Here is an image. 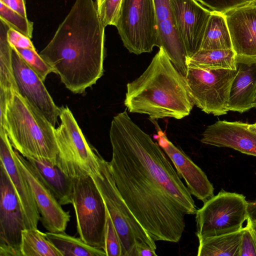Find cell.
<instances>
[{"instance_id": "836d02e7", "label": "cell", "mask_w": 256, "mask_h": 256, "mask_svg": "<svg viewBox=\"0 0 256 256\" xmlns=\"http://www.w3.org/2000/svg\"><path fill=\"white\" fill-rule=\"evenodd\" d=\"M8 40L12 46L20 48L36 50L30 38L16 30L9 28Z\"/></svg>"}, {"instance_id": "74e56055", "label": "cell", "mask_w": 256, "mask_h": 256, "mask_svg": "<svg viewBox=\"0 0 256 256\" xmlns=\"http://www.w3.org/2000/svg\"><path fill=\"white\" fill-rule=\"evenodd\" d=\"M248 128L251 131L256 133V122L253 124H249Z\"/></svg>"}, {"instance_id": "7402d4cb", "label": "cell", "mask_w": 256, "mask_h": 256, "mask_svg": "<svg viewBox=\"0 0 256 256\" xmlns=\"http://www.w3.org/2000/svg\"><path fill=\"white\" fill-rule=\"evenodd\" d=\"M8 28L0 20V98L10 99L18 90L14 72L12 48L7 38Z\"/></svg>"}, {"instance_id": "ab89813d", "label": "cell", "mask_w": 256, "mask_h": 256, "mask_svg": "<svg viewBox=\"0 0 256 256\" xmlns=\"http://www.w3.org/2000/svg\"><path fill=\"white\" fill-rule=\"evenodd\" d=\"M250 5L256 6V0H254V2L252 4H250Z\"/></svg>"}, {"instance_id": "7a4b0ae2", "label": "cell", "mask_w": 256, "mask_h": 256, "mask_svg": "<svg viewBox=\"0 0 256 256\" xmlns=\"http://www.w3.org/2000/svg\"><path fill=\"white\" fill-rule=\"evenodd\" d=\"M105 28L96 2L76 0L39 53L74 94H82L104 74Z\"/></svg>"}, {"instance_id": "d6986e66", "label": "cell", "mask_w": 256, "mask_h": 256, "mask_svg": "<svg viewBox=\"0 0 256 256\" xmlns=\"http://www.w3.org/2000/svg\"><path fill=\"white\" fill-rule=\"evenodd\" d=\"M170 0H154L158 34V48L162 47L176 69L185 76L187 56L177 31Z\"/></svg>"}, {"instance_id": "e0dca14e", "label": "cell", "mask_w": 256, "mask_h": 256, "mask_svg": "<svg viewBox=\"0 0 256 256\" xmlns=\"http://www.w3.org/2000/svg\"><path fill=\"white\" fill-rule=\"evenodd\" d=\"M6 132L0 130V162L4 167L18 195L26 228H38L40 216L30 186L16 163Z\"/></svg>"}, {"instance_id": "d590c367", "label": "cell", "mask_w": 256, "mask_h": 256, "mask_svg": "<svg viewBox=\"0 0 256 256\" xmlns=\"http://www.w3.org/2000/svg\"><path fill=\"white\" fill-rule=\"evenodd\" d=\"M247 223L256 225V200L248 202Z\"/></svg>"}, {"instance_id": "7c38bea8", "label": "cell", "mask_w": 256, "mask_h": 256, "mask_svg": "<svg viewBox=\"0 0 256 256\" xmlns=\"http://www.w3.org/2000/svg\"><path fill=\"white\" fill-rule=\"evenodd\" d=\"M14 156L30 186L44 227L50 232H64L70 221L69 212L62 208L30 162L15 149Z\"/></svg>"}, {"instance_id": "9a60e30c", "label": "cell", "mask_w": 256, "mask_h": 256, "mask_svg": "<svg viewBox=\"0 0 256 256\" xmlns=\"http://www.w3.org/2000/svg\"><path fill=\"white\" fill-rule=\"evenodd\" d=\"M14 75L19 93L34 105L55 127L60 108L54 104L44 82L12 47Z\"/></svg>"}, {"instance_id": "cb8c5ba5", "label": "cell", "mask_w": 256, "mask_h": 256, "mask_svg": "<svg viewBox=\"0 0 256 256\" xmlns=\"http://www.w3.org/2000/svg\"><path fill=\"white\" fill-rule=\"evenodd\" d=\"M242 228L199 242L198 256H240Z\"/></svg>"}, {"instance_id": "f546056e", "label": "cell", "mask_w": 256, "mask_h": 256, "mask_svg": "<svg viewBox=\"0 0 256 256\" xmlns=\"http://www.w3.org/2000/svg\"><path fill=\"white\" fill-rule=\"evenodd\" d=\"M104 250L106 256H122L120 240L107 210Z\"/></svg>"}, {"instance_id": "ffe728a7", "label": "cell", "mask_w": 256, "mask_h": 256, "mask_svg": "<svg viewBox=\"0 0 256 256\" xmlns=\"http://www.w3.org/2000/svg\"><path fill=\"white\" fill-rule=\"evenodd\" d=\"M256 87V63H237L228 101L229 111L243 113L254 108Z\"/></svg>"}, {"instance_id": "6da1fadb", "label": "cell", "mask_w": 256, "mask_h": 256, "mask_svg": "<svg viewBox=\"0 0 256 256\" xmlns=\"http://www.w3.org/2000/svg\"><path fill=\"white\" fill-rule=\"evenodd\" d=\"M109 136L110 170L126 205L154 241L178 242L184 216L197 210L168 157L126 110L113 118Z\"/></svg>"}, {"instance_id": "e575fe53", "label": "cell", "mask_w": 256, "mask_h": 256, "mask_svg": "<svg viewBox=\"0 0 256 256\" xmlns=\"http://www.w3.org/2000/svg\"><path fill=\"white\" fill-rule=\"evenodd\" d=\"M0 1L14 11L27 17L24 0H0Z\"/></svg>"}, {"instance_id": "ba28073f", "label": "cell", "mask_w": 256, "mask_h": 256, "mask_svg": "<svg viewBox=\"0 0 256 256\" xmlns=\"http://www.w3.org/2000/svg\"><path fill=\"white\" fill-rule=\"evenodd\" d=\"M116 28L130 53L150 52L158 46L154 0H122Z\"/></svg>"}, {"instance_id": "60d3db41", "label": "cell", "mask_w": 256, "mask_h": 256, "mask_svg": "<svg viewBox=\"0 0 256 256\" xmlns=\"http://www.w3.org/2000/svg\"><path fill=\"white\" fill-rule=\"evenodd\" d=\"M256 100V90H255V94H254V102Z\"/></svg>"}, {"instance_id": "484cf974", "label": "cell", "mask_w": 256, "mask_h": 256, "mask_svg": "<svg viewBox=\"0 0 256 256\" xmlns=\"http://www.w3.org/2000/svg\"><path fill=\"white\" fill-rule=\"evenodd\" d=\"M46 234L62 256H106L103 250L90 246L80 237L70 236L64 232H48Z\"/></svg>"}, {"instance_id": "d6a6232c", "label": "cell", "mask_w": 256, "mask_h": 256, "mask_svg": "<svg viewBox=\"0 0 256 256\" xmlns=\"http://www.w3.org/2000/svg\"><path fill=\"white\" fill-rule=\"evenodd\" d=\"M240 256H256V242L247 224L242 228Z\"/></svg>"}, {"instance_id": "4dcf8cb0", "label": "cell", "mask_w": 256, "mask_h": 256, "mask_svg": "<svg viewBox=\"0 0 256 256\" xmlns=\"http://www.w3.org/2000/svg\"><path fill=\"white\" fill-rule=\"evenodd\" d=\"M122 0H104L96 4L99 16L105 27L116 26Z\"/></svg>"}, {"instance_id": "7bdbcfd3", "label": "cell", "mask_w": 256, "mask_h": 256, "mask_svg": "<svg viewBox=\"0 0 256 256\" xmlns=\"http://www.w3.org/2000/svg\"></svg>"}, {"instance_id": "8d00e7d4", "label": "cell", "mask_w": 256, "mask_h": 256, "mask_svg": "<svg viewBox=\"0 0 256 256\" xmlns=\"http://www.w3.org/2000/svg\"><path fill=\"white\" fill-rule=\"evenodd\" d=\"M247 224L250 226V229L252 231V232L254 236V237L255 239V240L256 242V224Z\"/></svg>"}, {"instance_id": "4316f807", "label": "cell", "mask_w": 256, "mask_h": 256, "mask_svg": "<svg viewBox=\"0 0 256 256\" xmlns=\"http://www.w3.org/2000/svg\"><path fill=\"white\" fill-rule=\"evenodd\" d=\"M21 252L22 256H62L47 238L46 233L37 228L22 230Z\"/></svg>"}, {"instance_id": "277c9868", "label": "cell", "mask_w": 256, "mask_h": 256, "mask_svg": "<svg viewBox=\"0 0 256 256\" xmlns=\"http://www.w3.org/2000/svg\"><path fill=\"white\" fill-rule=\"evenodd\" d=\"M55 128L18 92H14L0 116V130H6L14 149L24 158H44L54 165L58 154Z\"/></svg>"}, {"instance_id": "8fae6325", "label": "cell", "mask_w": 256, "mask_h": 256, "mask_svg": "<svg viewBox=\"0 0 256 256\" xmlns=\"http://www.w3.org/2000/svg\"><path fill=\"white\" fill-rule=\"evenodd\" d=\"M24 216L10 177L0 162V256H22Z\"/></svg>"}, {"instance_id": "5b68a950", "label": "cell", "mask_w": 256, "mask_h": 256, "mask_svg": "<svg viewBox=\"0 0 256 256\" xmlns=\"http://www.w3.org/2000/svg\"><path fill=\"white\" fill-rule=\"evenodd\" d=\"M90 176L102 195L118 232L122 256H137V250L140 248H148L156 251V241L135 218L118 190L109 162L100 156L98 168Z\"/></svg>"}, {"instance_id": "9c48e42d", "label": "cell", "mask_w": 256, "mask_h": 256, "mask_svg": "<svg viewBox=\"0 0 256 256\" xmlns=\"http://www.w3.org/2000/svg\"><path fill=\"white\" fill-rule=\"evenodd\" d=\"M72 204L80 238L88 245L104 250L106 209L91 176L74 179Z\"/></svg>"}, {"instance_id": "5bb4252c", "label": "cell", "mask_w": 256, "mask_h": 256, "mask_svg": "<svg viewBox=\"0 0 256 256\" xmlns=\"http://www.w3.org/2000/svg\"><path fill=\"white\" fill-rule=\"evenodd\" d=\"M170 4L188 60L199 50L212 12L196 0H170Z\"/></svg>"}, {"instance_id": "8992f818", "label": "cell", "mask_w": 256, "mask_h": 256, "mask_svg": "<svg viewBox=\"0 0 256 256\" xmlns=\"http://www.w3.org/2000/svg\"><path fill=\"white\" fill-rule=\"evenodd\" d=\"M60 124L55 128L58 148L56 165L74 178L91 176L99 167L100 154L86 140L68 106L60 108Z\"/></svg>"}, {"instance_id": "3957f363", "label": "cell", "mask_w": 256, "mask_h": 256, "mask_svg": "<svg viewBox=\"0 0 256 256\" xmlns=\"http://www.w3.org/2000/svg\"><path fill=\"white\" fill-rule=\"evenodd\" d=\"M124 104L130 112L156 120L182 119L194 106L184 76L162 47L144 72L127 84Z\"/></svg>"}, {"instance_id": "44dd1931", "label": "cell", "mask_w": 256, "mask_h": 256, "mask_svg": "<svg viewBox=\"0 0 256 256\" xmlns=\"http://www.w3.org/2000/svg\"><path fill=\"white\" fill-rule=\"evenodd\" d=\"M26 158L34 167L61 205L72 204L74 179L44 158Z\"/></svg>"}, {"instance_id": "f35d334b", "label": "cell", "mask_w": 256, "mask_h": 256, "mask_svg": "<svg viewBox=\"0 0 256 256\" xmlns=\"http://www.w3.org/2000/svg\"><path fill=\"white\" fill-rule=\"evenodd\" d=\"M104 0H96V4H100V2H102Z\"/></svg>"}, {"instance_id": "83f0119b", "label": "cell", "mask_w": 256, "mask_h": 256, "mask_svg": "<svg viewBox=\"0 0 256 256\" xmlns=\"http://www.w3.org/2000/svg\"><path fill=\"white\" fill-rule=\"evenodd\" d=\"M0 20L9 28L22 33L30 39L32 37L33 22L12 10L0 1Z\"/></svg>"}, {"instance_id": "603a6c76", "label": "cell", "mask_w": 256, "mask_h": 256, "mask_svg": "<svg viewBox=\"0 0 256 256\" xmlns=\"http://www.w3.org/2000/svg\"><path fill=\"white\" fill-rule=\"evenodd\" d=\"M228 49H232V45L225 16L212 12L199 50Z\"/></svg>"}, {"instance_id": "1f68e13d", "label": "cell", "mask_w": 256, "mask_h": 256, "mask_svg": "<svg viewBox=\"0 0 256 256\" xmlns=\"http://www.w3.org/2000/svg\"><path fill=\"white\" fill-rule=\"evenodd\" d=\"M212 12L224 14L241 6L252 4L254 0H196Z\"/></svg>"}, {"instance_id": "d4e9b609", "label": "cell", "mask_w": 256, "mask_h": 256, "mask_svg": "<svg viewBox=\"0 0 256 256\" xmlns=\"http://www.w3.org/2000/svg\"><path fill=\"white\" fill-rule=\"evenodd\" d=\"M187 66L204 69H237L236 54L232 49L199 50L188 58Z\"/></svg>"}, {"instance_id": "ac0fdd59", "label": "cell", "mask_w": 256, "mask_h": 256, "mask_svg": "<svg viewBox=\"0 0 256 256\" xmlns=\"http://www.w3.org/2000/svg\"><path fill=\"white\" fill-rule=\"evenodd\" d=\"M248 124L240 121H216L205 129L200 142L256 156V133L248 129Z\"/></svg>"}, {"instance_id": "4fadbf2b", "label": "cell", "mask_w": 256, "mask_h": 256, "mask_svg": "<svg viewBox=\"0 0 256 256\" xmlns=\"http://www.w3.org/2000/svg\"><path fill=\"white\" fill-rule=\"evenodd\" d=\"M155 126L158 144L174 166L180 177L184 180L190 194L203 202L214 196V188L204 172L180 148L168 138L156 120L150 118Z\"/></svg>"}, {"instance_id": "30bf717a", "label": "cell", "mask_w": 256, "mask_h": 256, "mask_svg": "<svg viewBox=\"0 0 256 256\" xmlns=\"http://www.w3.org/2000/svg\"><path fill=\"white\" fill-rule=\"evenodd\" d=\"M236 70L188 66L184 76L194 105L208 114H226Z\"/></svg>"}, {"instance_id": "2e32d148", "label": "cell", "mask_w": 256, "mask_h": 256, "mask_svg": "<svg viewBox=\"0 0 256 256\" xmlns=\"http://www.w3.org/2000/svg\"><path fill=\"white\" fill-rule=\"evenodd\" d=\"M224 15L236 62L256 63V6H241Z\"/></svg>"}, {"instance_id": "f1b7e54d", "label": "cell", "mask_w": 256, "mask_h": 256, "mask_svg": "<svg viewBox=\"0 0 256 256\" xmlns=\"http://www.w3.org/2000/svg\"><path fill=\"white\" fill-rule=\"evenodd\" d=\"M12 47L16 49L27 64L43 82H44L48 74L52 72L55 73L54 70L40 56L36 50Z\"/></svg>"}, {"instance_id": "52a82bcc", "label": "cell", "mask_w": 256, "mask_h": 256, "mask_svg": "<svg viewBox=\"0 0 256 256\" xmlns=\"http://www.w3.org/2000/svg\"><path fill=\"white\" fill-rule=\"evenodd\" d=\"M204 203L196 214L198 242L244 228L248 218V202L243 194L221 190Z\"/></svg>"}, {"instance_id": "b9f144b4", "label": "cell", "mask_w": 256, "mask_h": 256, "mask_svg": "<svg viewBox=\"0 0 256 256\" xmlns=\"http://www.w3.org/2000/svg\"><path fill=\"white\" fill-rule=\"evenodd\" d=\"M254 108H256V100L254 102Z\"/></svg>"}]
</instances>
